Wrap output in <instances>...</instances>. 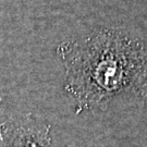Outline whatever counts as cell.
<instances>
[{
    "mask_svg": "<svg viewBox=\"0 0 147 147\" xmlns=\"http://www.w3.org/2000/svg\"><path fill=\"white\" fill-rule=\"evenodd\" d=\"M57 51L76 113L105 110L120 96H147V46L122 32L97 30L62 42Z\"/></svg>",
    "mask_w": 147,
    "mask_h": 147,
    "instance_id": "cell-1",
    "label": "cell"
},
{
    "mask_svg": "<svg viewBox=\"0 0 147 147\" xmlns=\"http://www.w3.org/2000/svg\"><path fill=\"white\" fill-rule=\"evenodd\" d=\"M0 147H57L50 136V127L22 119L0 125ZM70 147V146H67Z\"/></svg>",
    "mask_w": 147,
    "mask_h": 147,
    "instance_id": "cell-2",
    "label": "cell"
}]
</instances>
